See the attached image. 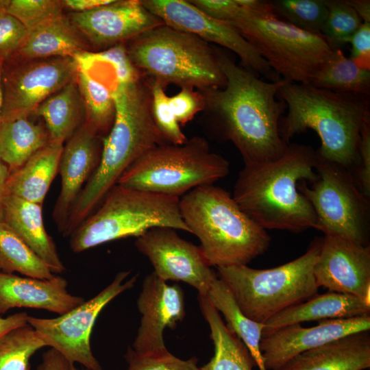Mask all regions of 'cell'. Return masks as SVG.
Listing matches in <instances>:
<instances>
[{
	"label": "cell",
	"instance_id": "obj_1",
	"mask_svg": "<svg viewBox=\"0 0 370 370\" xmlns=\"http://www.w3.org/2000/svg\"><path fill=\"white\" fill-rule=\"evenodd\" d=\"M215 50L226 83L222 88L199 91L214 127L236 147L245 165L280 157L289 143L280 134L286 105L278 92L287 81L262 79L221 50Z\"/></svg>",
	"mask_w": 370,
	"mask_h": 370
},
{
	"label": "cell",
	"instance_id": "obj_2",
	"mask_svg": "<svg viewBox=\"0 0 370 370\" xmlns=\"http://www.w3.org/2000/svg\"><path fill=\"white\" fill-rule=\"evenodd\" d=\"M317 156L310 145L289 143L278 158L245 165L232 197L238 206L262 227L299 232L316 228L317 217L299 190L303 181L317 177Z\"/></svg>",
	"mask_w": 370,
	"mask_h": 370
},
{
	"label": "cell",
	"instance_id": "obj_3",
	"mask_svg": "<svg viewBox=\"0 0 370 370\" xmlns=\"http://www.w3.org/2000/svg\"><path fill=\"white\" fill-rule=\"evenodd\" d=\"M112 93L115 104L112 127L103 139L99 166L75 204L63 236H70L94 212L136 160L152 148L167 143L153 118L147 79L142 76L131 84L117 85Z\"/></svg>",
	"mask_w": 370,
	"mask_h": 370
},
{
	"label": "cell",
	"instance_id": "obj_4",
	"mask_svg": "<svg viewBox=\"0 0 370 370\" xmlns=\"http://www.w3.org/2000/svg\"><path fill=\"white\" fill-rule=\"evenodd\" d=\"M278 97L286 105V114L279 124L286 143L297 134L314 130L321 140L315 151L317 158L350 171L356 167L361 128L370 119V95L286 82Z\"/></svg>",
	"mask_w": 370,
	"mask_h": 370
},
{
	"label": "cell",
	"instance_id": "obj_5",
	"mask_svg": "<svg viewBox=\"0 0 370 370\" xmlns=\"http://www.w3.org/2000/svg\"><path fill=\"white\" fill-rule=\"evenodd\" d=\"M179 206L183 221L199 238L211 267L247 265L269 247L267 230L220 187L195 188L180 198Z\"/></svg>",
	"mask_w": 370,
	"mask_h": 370
},
{
	"label": "cell",
	"instance_id": "obj_6",
	"mask_svg": "<svg viewBox=\"0 0 370 370\" xmlns=\"http://www.w3.org/2000/svg\"><path fill=\"white\" fill-rule=\"evenodd\" d=\"M126 43L136 69L164 88L173 84L201 92L222 88L226 83L215 48L191 34L163 24Z\"/></svg>",
	"mask_w": 370,
	"mask_h": 370
},
{
	"label": "cell",
	"instance_id": "obj_7",
	"mask_svg": "<svg viewBox=\"0 0 370 370\" xmlns=\"http://www.w3.org/2000/svg\"><path fill=\"white\" fill-rule=\"evenodd\" d=\"M231 23L282 79L309 84L334 48L321 34L278 17L269 1L238 0Z\"/></svg>",
	"mask_w": 370,
	"mask_h": 370
},
{
	"label": "cell",
	"instance_id": "obj_8",
	"mask_svg": "<svg viewBox=\"0 0 370 370\" xmlns=\"http://www.w3.org/2000/svg\"><path fill=\"white\" fill-rule=\"evenodd\" d=\"M180 198L114 186L99 206L71 234L75 253L112 241L164 227L190 233L181 216Z\"/></svg>",
	"mask_w": 370,
	"mask_h": 370
},
{
	"label": "cell",
	"instance_id": "obj_9",
	"mask_svg": "<svg viewBox=\"0 0 370 370\" xmlns=\"http://www.w3.org/2000/svg\"><path fill=\"white\" fill-rule=\"evenodd\" d=\"M322 240L314 241L299 258L277 267L256 269L247 265L217 267L241 311L264 323L273 316L318 293L313 268Z\"/></svg>",
	"mask_w": 370,
	"mask_h": 370
},
{
	"label": "cell",
	"instance_id": "obj_10",
	"mask_svg": "<svg viewBox=\"0 0 370 370\" xmlns=\"http://www.w3.org/2000/svg\"><path fill=\"white\" fill-rule=\"evenodd\" d=\"M230 162L194 136L181 145L163 144L149 150L121 176L117 184L180 198L195 188L225 177Z\"/></svg>",
	"mask_w": 370,
	"mask_h": 370
},
{
	"label": "cell",
	"instance_id": "obj_11",
	"mask_svg": "<svg viewBox=\"0 0 370 370\" xmlns=\"http://www.w3.org/2000/svg\"><path fill=\"white\" fill-rule=\"evenodd\" d=\"M316 173L311 186L305 181L298 184L314 211L315 229L325 235L367 246L369 198L359 189L354 174L340 164L317 157Z\"/></svg>",
	"mask_w": 370,
	"mask_h": 370
},
{
	"label": "cell",
	"instance_id": "obj_12",
	"mask_svg": "<svg viewBox=\"0 0 370 370\" xmlns=\"http://www.w3.org/2000/svg\"><path fill=\"white\" fill-rule=\"evenodd\" d=\"M130 273H118L99 293L64 314L51 319L29 316L27 323L37 331L47 346L58 351L70 363L77 362L88 370H102L92 352V330L103 308L134 286L137 275L125 281Z\"/></svg>",
	"mask_w": 370,
	"mask_h": 370
},
{
	"label": "cell",
	"instance_id": "obj_13",
	"mask_svg": "<svg viewBox=\"0 0 370 370\" xmlns=\"http://www.w3.org/2000/svg\"><path fill=\"white\" fill-rule=\"evenodd\" d=\"M77 71L71 57L20 60L3 69L1 121L29 117L44 101L74 80Z\"/></svg>",
	"mask_w": 370,
	"mask_h": 370
},
{
	"label": "cell",
	"instance_id": "obj_14",
	"mask_svg": "<svg viewBox=\"0 0 370 370\" xmlns=\"http://www.w3.org/2000/svg\"><path fill=\"white\" fill-rule=\"evenodd\" d=\"M141 3L164 25L234 52L242 67L264 79H282L231 23L209 16L186 0H142Z\"/></svg>",
	"mask_w": 370,
	"mask_h": 370
},
{
	"label": "cell",
	"instance_id": "obj_15",
	"mask_svg": "<svg viewBox=\"0 0 370 370\" xmlns=\"http://www.w3.org/2000/svg\"><path fill=\"white\" fill-rule=\"evenodd\" d=\"M137 249L149 260L164 281H181L206 295L217 278L199 246L181 238L174 229L153 227L136 238Z\"/></svg>",
	"mask_w": 370,
	"mask_h": 370
},
{
	"label": "cell",
	"instance_id": "obj_16",
	"mask_svg": "<svg viewBox=\"0 0 370 370\" xmlns=\"http://www.w3.org/2000/svg\"><path fill=\"white\" fill-rule=\"evenodd\" d=\"M68 16L84 38L102 50L125 43L164 24L139 0H112L91 10L73 12Z\"/></svg>",
	"mask_w": 370,
	"mask_h": 370
},
{
	"label": "cell",
	"instance_id": "obj_17",
	"mask_svg": "<svg viewBox=\"0 0 370 370\" xmlns=\"http://www.w3.org/2000/svg\"><path fill=\"white\" fill-rule=\"evenodd\" d=\"M313 274L318 287L369 301L370 247L325 235Z\"/></svg>",
	"mask_w": 370,
	"mask_h": 370
},
{
	"label": "cell",
	"instance_id": "obj_18",
	"mask_svg": "<svg viewBox=\"0 0 370 370\" xmlns=\"http://www.w3.org/2000/svg\"><path fill=\"white\" fill-rule=\"evenodd\" d=\"M137 306L141 319L132 349L140 354L168 351L164 331L166 328L174 329L185 315L184 296L180 286L169 285L153 271L143 280Z\"/></svg>",
	"mask_w": 370,
	"mask_h": 370
},
{
	"label": "cell",
	"instance_id": "obj_19",
	"mask_svg": "<svg viewBox=\"0 0 370 370\" xmlns=\"http://www.w3.org/2000/svg\"><path fill=\"white\" fill-rule=\"evenodd\" d=\"M369 330L370 314L323 319L310 328L296 323L262 336L260 350L267 370H273L304 352L354 333Z\"/></svg>",
	"mask_w": 370,
	"mask_h": 370
},
{
	"label": "cell",
	"instance_id": "obj_20",
	"mask_svg": "<svg viewBox=\"0 0 370 370\" xmlns=\"http://www.w3.org/2000/svg\"><path fill=\"white\" fill-rule=\"evenodd\" d=\"M103 139L83 123L64 145L58 171L61 188L52 212L62 234L75 204L99 166Z\"/></svg>",
	"mask_w": 370,
	"mask_h": 370
},
{
	"label": "cell",
	"instance_id": "obj_21",
	"mask_svg": "<svg viewBox=\"0 0 370 370\" xmlns=\"http://www.w3.org/2000/svg\"><path fill=\"white\" fill-rule=\"evenodd\" d=\"M66 287V280L60 276L41 280L0 272V315L14 308L64 314L84 301L82 297L70 294Z\"/></svg>",
	"mask_w": 370,
	"mask_h": 370
},
{
	"label": "cell",
	"instance_id": "obj_22",
	"mask_svg": "<svg viewBox=\"0 0 370 370\" xmlns=\"http://www.w3.org/2000/svg\"><path fill=\"white\" fill-rule=\"evenodd\" d=\"M369 367L368 330L304 352L273 370H364Z\"/></svg>",
	"mask_w": 370,
	"mask_h": 370
},
{
	"label": "cell",
	"instance_id": "obj_23",
	"mask_svg": "<svg viewBox=\"0 0 370 370\" xmlns=\"http://www.w3.org/2000/svg\"><path fill=\"white\" fill-rule=\"evenodd\" d=\"M370 314V301L335 292L312 298L276 314L264 323L262 336L280 328L309 321L346 319Z\"/></svg>",
	"mask_w": 370,
	"mask_h": 370
},
{
	"label": "cell",
	"instance_id": "obj_24",
	"mask_svg": "<svg viewBox=\"0 0 370 370\" xmlns=\"http://www.w3.org/2000/svg\"><path fill=\"white\" fill-rule=\"evenodd\" d=\"M42 207V205L5 195L3 207V222L49 267L53 273H60L65 267L53 238L45 228Z\"/></svg>",
	"mask_w": 370,
	"mask_h": 370
},
{
	"label": "cell",
	"instance_id": "obj_25",
	"mask_svg": "<svg viewBox=\"0 0 370 370\" xmlns=\"http://www.w3.org/2000/svg\"><path fill=\"white\" fill-rule=\"evenodd\" d=\"M64 145L50 141L20 168L10 173L6 195L42 205L59 171Z\"/></svg>",
	"mask_w": 370,
	"mask_h": 370
},
{
	"label": "cell",
	"instance_id": "obj_26",
	"mask_svg": "<svg viewBox=\"0 0 370 370\" xmlns=\"http://www.w3.org/2000/svg\"><path fill=\"white\" fill-rule=\"evenodd\" d=\"M87 48L84 36L69 16L63 14L28 32L25 42L15 55L20 60L74 58L88 51Z\"/></svg>",
	"mask_w": 370,
	"mask_h": 370
},
{
	"label": "cell",
	"instance_id": "obj_27",
	"mask_svg": "<svg viewBox=\"0 0 370 370\" xmlns=\"http://www.w3.org/2000/svg\"><path fill=\"white\" fill-rule=\"evenodd\" d=\"M201 312L209 325L214 356L200 370H252L256 366L242 341L223 321L207 295H198Z\"/></svg>",
	"mask_w": 370,
	"mask_h": 370
},
{
	"label": "cell",
	"instance_id": "obj_28",
	"mask_svg": "<svg viewBox=\"0 0 370 370\" xmlns=\"http://www.w3.org/2000/svg\"><path fill=\"white\" fill-rule=\"evenodd\" d=\"M34 113L43 119L49 140L64 145L85 119L76 78L44 101Z\"/></svg>",
	"mask_w": 370,
	"mask_h": 370
},
{
	"label": "cell",
	"instance_id": "obj_29",
	"mask_svg": "<svg viewBox=\"0 0 370 370\" xmlns=\"http://www.w3.org/2000/svg\"><path fill=\"white\" fill-rule=\"evenodd\" d=\"M49 142L46 127L29 117L1 121L0 158L10 173L20 168Z\"/></svg>",
	"mask_w": 370,
	"mask_h": 370
},
{
	"label": "cell",
	"instance_id": "obj_30",
	"mask_svg": "<svg viewBox=\"0 0 370 370\" xmlns=\"http://www.w3.org/2000/svg\"><path fill=\"white\" fill-rule=\"evenodd\" d=\"M207 297L218 311L221 312L227 328L236 334L248 349L260 370H267L260 350L264 323L248 318L238 307L227 285L217 278L212 284Z\"/></svg>",
	"mask_w": 370,
	"mask_h": 370
},
{
	"label": "cell",
	"instance_id": "obj_31",
	"mask_svg": "<svg viewBox=\"0 0 370 370\" xmlns=\"http://www.w3.org/2000/svg\"><path fill=\"white\" fill-rule=\"evenodd\" d=\"M310 84L334 92L370 95V71L359 68L340 48H334Z\"/></svg>",
	"mask_w": 370,
	"mask_h": 370
},
{
	"label": "cell",
	"instance_id": "obj_32",
	"mask_svg": "<svg viewBox=\"0 0 370 370\" xmlns=\"http://www.w3.org/2000/svg\"><path fill=\"white\" fill-rule=\"evenodd\" d=\"M76 82L84 109V124L98 136L104 138L115 119L112 90L79 70Z\"/></svg>",
	"mask_w": 370,
	"mask_h": 370
},
{
	"label": "cell",
	"instance_id": "obj_33",
	"mask_svg": "<svg viewBox=\"0 0 370 370\" xmlns=\"http://www.w3.org/2000/svg\"><path fill=\"white\" fill-rule=\"evenodd\" d=\"M18 272L26 277L49 280V267L4 222L0 223V272Z\"/></svg>",
	"mask_w": 370,
	"mask_h": 370
},
{
	"label": "cell",
	"instance_id": "obj_34",
	"mask_svg": "<svg viewBox=\"0 0 370 370\" xmlns=\"http://www.w3.org/2000/svg\"><path fill=\"white\" fill-rule=\"evenodd\" d=\"M47 346L37 331L27 323L0 337V370H29V360Z\"/></svg>",
	"mask_w": 370,
	"mask_h": 370
},
{
	"label": "cell",
	"instance_id": "obj_35",
	"mask_svg": "<svg viewBox=\"0 0 370 370\" xmlns=\"http://www.w3.org/2000/svg\"><path fill=\"white\" fill-rule=\"evenodd\" d=\"M269 1L278 17L300 29L321 35L328 15L325 0Z\"/></svg>",
	"mask_w": 370,
	"mask_h": 370
},
{
	"label": "cell",
	"instance_id": "obj_36",
	"mask_svg": "<svg viewBox=\"0 0 370 370\" xmlns=\"http://www.w3.org/2000/svg\"><path fill=\"white\" fill-rule=\"evenodd\" d=\"M328 15L321 35L332 48L349 42L362 21L347 0H325Z\"/></svg>",
	"mask_w": 370,
	"mask_h": 370
},
{
	"label": "cell",
	"instance_id": "obj_37",
	"mask_svg": "<svg viewBox=\"0 0 370 370\" xmlns=\"http://www.w3.org/2000/svg\"><path fill=\"white\" fill-rule=\"evenodd\" d=\"M5 10L28 32L63 14L61 1L57 0H8Z\"/></svg>",
	"mask_w": 370,
	"mask_h": 370
},
{
	"label": "cell",
	"instance_id": "obj_38",
	"mask_svg": "<svg viewBox=\"0 0 370 370\" xmlns=\"http://www.w3.org/2000/svg\"><path fill=\"white\" fill-rule=\"evenodd\" d=\"M148 81L151 87L152 115L158 130L167 143L183 144L188 138L171 108L165 88L158 83Z\"/></svg>",
	"mask_w": 370,
	"mask_h": 370
},
{
	"label": "cell",
	"instance_id": "obj_39",
	"mask_svg": "<svg viewBox=\"0 0 370 370\" xmlns=\"http://www.w3.org/2000/svg\"><path fill=\"white\" fill-rule=\"evenodd\" d=\"M127 370H200L195 358L180 359L169 351L153 354H140L128 347L125 355Z\"/></svg>",
	"mask_w": 370,
	"mask_h": 370
},
{
	"label": "cell",
	"instance_id": "obj_40",
	"mask_svg": "<svg viewBox=\"0 0 370 370\" xmlns=\"http://www.w3.org/2000/svg\"><path fill=\"white\" fill-rule=\"evenodd\" d=\"M7 3L0 6V61L3 62L17 53L28 35L25 27L5 10Z\"/></svg>",
	"mask_w": 370,
	"mask_h": 370
},
{
	"label": "cell",
	"instance_id": "obj_41",
	"mask_svg": "<svg viewBox=\"0 0 370 370\" xmlns=\"http://www.w3.org/2000/svg\"><path fill=\"white\" fill-rule=\"evenodd\" d=\"M96 53L114 69L116 85L131 84L143 76L132 64L125 43L114 45Z\"/></svg>",
	"mask_w": 370,
	"mask_h": 370
},
{
	"label": "cell",
	"instance_id": "obj_42",
	"mask_svg": "<svg viewBox=\"0 0 370 370\" xmlns=\"http://www.w3.org/2000/svg\"><path fill=\"white\" fill-rule=\"evenodd\" d=\"M169 103L180 125L190 121L205 107L202 94L188 87L181 88L180 91L169 97Z\"/></svg>",
	"mask_w": 370,
	"mask_h": 370
},
{
	"label": "cell",
	"instance_id": "obj_43",
	"mask_svg": "<svg viewBox=\"0 0 370 370\" xmlns=\"http://www.w3.org/2000/svg\"><path fill=\"white\" fill-rule=\"evenodd\" d=\"M361 192L370 197V119L363 123L358 143V162L354 174Z\"/></svg>",
	"mask_w": 370,
	"mask_h": 370
},
{
	"label": "cell",
	"instance_id": "obj_44",
	"mask_svg": "<svg viewBox=\"0 0 370 370\" xmlns=\"http://www.w3.org/2000/svg\"><path fill=\"white\" fill-rule=\"evenodd\" d=\"M199 10L209 16L222 21L231 22L241 10L238 0H191Z\"/></svg>",
	"mask_w": 370,
	"mask_h": 370
},
{
	"label": "cell",
	"instance_id": "obj_45",
	"mask_svg": "<svg viewBox=\"0 0 370 370\" xmlns=\"http://www.w3.org/2000/svg\"><path fill=\"white\" fill-rule=\"evenodd\" d=\"M350 59L360 69L370 71V23L362 22L349 40Z\"/></svg>",
	"mask_w": 370,
	"mask_h": 370
},
{
	"label": "cell",
	"instance_id": "obj_46",
	"mask_svg": "<svg viewBox=\"0 0 370 370\" xmlns=\"http://www.w3.org/2000/svg\"><path fill=\"white\" fill-rule=\"evenodd\" d=\"M70 362L58 351L51 348L43 354L37 370H68Z\"/></svg>",
	"mask_w": 370,
	"mask_h": 370
},
{
	"label": "cell",
	"instance_id": "obj_47",
	"mask_svg": "<svg viewBox=\"0 0 370 370\" xmlns=\"http://www.w3.org/2000/svg\"><path fill=\"white\" fill-rule=\"evenodd\" d=\"M112 0H64L61 1L62 8L73 11L83 12L91 10L97 7L108 4Z\"/></svg>",
	"mask_w": 370,
	"mask_h": 370
},
{
	"label": "cell",
	"instance_id": "obj_48",
	"mask_svg": "<svg viewBox=\"0 0 370 370\" xmlns=\"http://www.w3.org/2000/svg\"><path fill=\"white\" fill-rule=\"evenodd\" d=\"M28 317L26 312H18L5 318L0 317V337L16 328L27 324Z\"/></svg>",
	"mask_w": 370,
	"mask_h": 370
},
{
	"label": "cell",
	"instance_id": "obj_49",
	"mask_svg": "<svg viewBox=\"0 0 370 370\" xmlns=\"http://www.w3.org/2000/svg\"><path fill=\"white\" fill-rule=\"evenodd\" d=\"M10 175L8 167L0 158V223L3 222V201L6 195V184Z\"/></svg>",
	"mask_w": 370,
	"mask_h": 370
},
{
	"label": "cell",
	"instance_id": "obj_50",
	"mask_svg": "<svg viewBox=\"0 0 370 370\" xmlns=\"http://www.w3.org/2000/svg\"><path fill=\"white\" fill-rule=\"evenodd\" d=\"M362 22L370 23L369 0H347Z\"/></svg>",
	"mask_w": 370,
	"mask_h": 370
},
{
	"label": "cell",
	"instance_id": "obj_51",
	"mask_svg": "<svg viewBox=\"0 0 370 370\" xmlns=\"http://www.w3.org/2000/svg\"><path fill=\"white\" fill-rule=\"evenodd\" d=\"M3 62L0 61V123H1V112L3 103V89H2V71Z\"/></svg>",
	"mask_w": 370,
	"mask_h": 370
},
{
	"label": "cell",
	"instance_id": "obj_52",
	"mask_svg": "<svg viewBox=\"0 0 370 370\" xmlns=\"http://www.w3.org/2000/svg\"><path fill=\"white\" fill-rule=\"evenodd\" d=\"M68 370H79V369H77V368L74 366V364L70 363Z\"/></svg>",
	"mask_w": 370,
	"mask_h": 370
},
{
	"label": "cell",
	"instance_id": "obj_53",
	"mask_svg": "<svg viewBox=\"0 0 370 370\" xmlns=\"http://www.w3.org/2000/svg\"><path fill=\"white\" fill-rule=\"evenodd\" d=\"M5 1H6V0H5ZM5 1L0 0V6L2 5H3V4L5 3Z\"/></svg>",
	"mask_w": 370,
	"mask_h": 370
}]
</instances>
